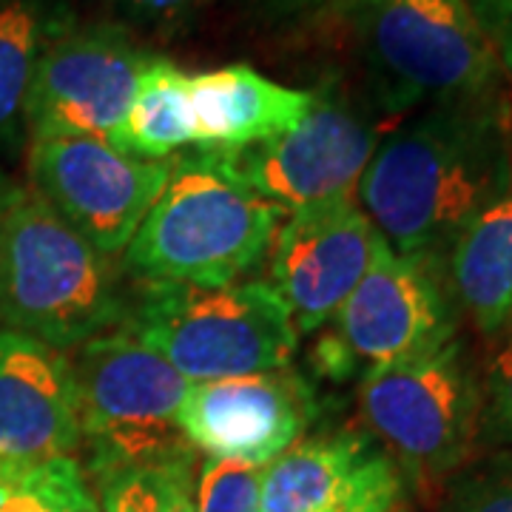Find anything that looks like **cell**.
<instances>
[{
    "label": "cell",
    "mask_w": 512,
    "mask_h": 512,
    "mask_svg": "<svg viewBox=\"0 0 512 512\" xmlns=\"http://www.w3.org/2000/svg\"><path fill=\"white\" fill-rule=\"evenodd\" d=\"M111 9L134 26L174 29L188 20L205 0H106Z\"/></svg>",
    "instance_id": "d4e9b609"
},
{
    "label": "cell",
    "mask_w": 512,
    "mask_h": 512,
    "mask_svg": "<svg viewBox=\"0 0 512 512\" xmlns=\"http://www.w3.org/2000/svg\"><path fill=\"white\" fill-rule=\"evenodd\" d=\"M476 12L478 23L493 40L495 55L504 72L512 74V0H467Z\"/></svg>",
    "instance_id": "484cf974"
},
{
    "label": "cell",
    "mask_w": 512,
    "mask_h": 512,
    "mask_svg": "<svg viewBox=\"0 0 512 512\" xmlns=\"http://www.w3.org/2000/svg\"><path fill=\"white\" fill-rule=\"evenodd\" d=\"M382 143L376 117L348 92H313L311 111L288 134L234 154H208L228 177L282 211L350 197ZM205 154V151H202Z\"/></svg>",
    "instance_id": "ba28073f"
},
{
    "label": "cell",
    "mask_w": 512,
    "mask_h": 512,
    "mask_svg": "<svg viewBox=\"0 0 512 512\" xmlns=\"http://www.w3.org/2000/svg\"><path fill=\"white\" fill-rule=\"evenodd\" d=\"M168 174L171 160H140L97 137H43L29 146L32 191L106 256L126 251Z\"/></svg>",
    "instance_id": "30bf717a"
},
{
    "label": "cell",
    "mask_w": 512,
    "mask_h": 512,
    "mask_svg": "<svg viewBox=\"0 0 512 512\" xmlns=\"http://www.w3.org/2000/svg\"><path fill=\"white\" fill-rule=\"evenodd\" d=\"M120 330L160 353L188 382L282 370L299 348L291 311L271 282H143L128 296Z\"/></svg>",
    "instance_id": "5b68a950"
},
{
    "label": "cell",
    "mask_w": 512,
    "mask_h": 512,
    "mask_svg": "<svg viewBox=\"0 0 512 512\" xmlns=\"http://www.w3.org/2000/svg\"><path fill=\"white\" fill-rule=\"evenodd\" d=\"M450 299L439 259L393 254L382 239L362 282L333 316V336L319 348L322 370L348 376L356 365H390L453 339Z\"/></svg>",
    "instance_id": "9c48e42d"
},
{
    "label": "cell",
    "mask_w": 512,
    "mask_h": 512,
    "mask_svg": "<svg viewBox=\"0 0 512 512\" xmlns=\"http://www.w3.org/2000/svg\"><path fill=\"white\" fill-rule=\"evenodd\" d=\"M282 208L228 177L214 157L171 160L163 194L126 248L140 282L222 288L268 256Z\"/></svg>",
    "instance_id": "277c9868"
},
{
    "label": "cell",
    "mask_w": 512,
    "mask_h": 512,
    "mask_svg": "<svg viewBox=\"0 0 512 512\" xmlns=\"http://www.w3.org/2000/svg\"><path fill=\"white\" fill-rule=\"evenodd\" d=\"M100 512H197L194 450L97 473Z\"/></svg>",
    "instance_id": "ffe728a7"
},
{
    "label": "cell",
    "mask_w": 512,
    "mask_h": 512,
    "mask_svg": "<svg viewBox=\"0 0 512 512\" xmlns=\"http://www.w3.org/2000/svg\"><path fill=\"white\" fill-rule=\"evenodd\" d=\"M66 512H100V504H97V498L92 495L89 481L77 487V493H74L72 498H69V504H66Z\"/></svg>",
    "instance_id": "4316f807"
},
{
    "label": "cell",
    "mask_w": 512,
    "mask_h": 512,
    "mask_svg": "<svg viewBox=\"0 0 512 512\" xmlns=\"http://www.w3.org/2000/svg\"><path fill=\"white\" fill-rule=\"evenodd\" d=\"M86 481L74 458H55L29 470H3L0 512H66L69 498Z\"/></svg>",
    "instance_id": "44dd1931"
},
{
    "label": "cell",
    "mask_w": 512,
    "mask_h": 512,
    "mask_svg": "<svg viewBox=\"0 0 512 512\" xmlns=\"http://www.w3.org/2000/svg\"><path fill=\"white\" fill-rule=\"evenodd\" d=\"M382 245L356 197L288 211L271 242V285L288 305L296 333L333 322Z\"/></svg>",
    "instance_id": "7c38bea8"
},
{
    "label": "cell",
    "mask_w": 512,
    "mask_h": 512,
    "mask_svg": "<svg viewBox=\"0 0 512 512\" xmlns=\"http://www.w3.org/2000/svg\"><path fill=\"white\" fill-rule=\"evenodd\" d=\"M151 57L120 23H72L37 63L23 114L26 131L32 140L97 137L109 143Z\"/></svg>",
    "instance_id": "8fae6325"
},
{
    "label": "cell",
    "mask_w": 512,
    "mask_h": 512,
    "mask_svg": "<svg viewBox=\"0 0 512 512\" xmlns=\"http://www.w3.org/2000/svg\"><path fill=\"white\" fill-rule=\"evenodd\" d=\"M262 470L205 458L197 478V512H262Z\"/></svg>",
    "instance_id": "603a6c76"
},
{
    "label": "cell",
    "mask_w": 512,
    "mask_h": 512,
    "mask_svg": "<svg viewBox=\"0 0 512 512\" xmlns=\"http://www.w3.org/2000/svg\"><path fill=\"white\" fill-rule=\"evenodd\" d=\"M274 12H305L313 6H325L328 0H265Z\"/></svg>",
    "instance_id": "f1b7e54d"
},
{
    "label": "cell",
    "mask_w": 512,
    "mask_h": 512,
    "mask_svg": "<svg viewBox=\"0 0 512 512\" xmlns=\"http://www.w3.org/2000/svg\"><path fill=\"white\" fill-rule=\"evenodd\" d=\"M444 512H512V473H476L453 484Z\"/></svg>",
    "instance_id": "cb8c5ba5"
},
{
    "label": "cell",
    "mask_w": 512,
    "mask_h": 512,
    "mask_svg": "<svg viewBox=\"0 0 512 512\" xmlns=\"http://www.w3.org/2000/svg\"><path fill=\"white\" fill-rule=\"evenodd\" d=\"M77 447L72 356L0 328V473L72 458Z\"/></svg>",
    "instance_id": "5bb4252c"
},
{
    "label": "cell",
    "mask_w": 512,
    "mask_h": 512,
    "mask_svg": "<svg viewBox=\"0 0 512 512\" xmlns=\"http://www.w3.org/2000/svg\"><path fill=\"white\" fill-rule=\"evenodd\" d=\"M359 407L402 476L433 484L456 473L481 430V376L467 342L456 333L436 348L365 370Z\"/></svg>",
    "instance_id": "8992f818"
},
{
    "label": "cell",
    "mask_w": 512,
    "mask_h": 512,
    "mask_svg": "<svg viewBox=\"0 0 512 512\" xmlns=\"http://www.w3.org/2000/svg\"><path fill=\"white\" fill-rule=\"evenodd\" d=\"M194 146L234 154L288 134L311 111L313 92L282 86L251 66H222L188 77Z\"/></svg>",
    "instance_id": "2e32d148"
},
{
    "label": "cell",
    "mask_w": 512,
    "mask_h": 512,
    "mask_svg": "<svg viewBox=\"0 0 512 512\" xmlns=\"http://www.w3.org/2000/svg\"><path fill=\"white\" fill-rule=\"evenodd\" d=\"M481 373V430L478 441L512 444V319L498 330Z\"/></svg>",
    "instance_id": "7402d4cb"
},
{
    "label": "cell",
    "mask_w": 512,
    "mask_h": 512,
    "mask_svg": "<svg viewBox=\"0 0 512 512\" xmlns=\"http://www.w3.org/2000/svg\"><path fill=\"white\" fill-rule=\"evenodd\" d=\"M128 293L111 256L57 217L32 188H12L0 222V328L57 350L123 328Z\"/></svg>",
    "instance_id": "3957f363"
},
{
    "label": "cell",
    "mask_w": 512,
    "mask_h": 512,
    "mask_svg": "<svg viewBox=\"0 0 512 512\" xmlns=\"http://www.w3.org/2000/svg\"><path fill=\"white\" fill-rule=\"evenodd\" d=\"M447 282L481 336L490 339L512 319V183L447 248Z\"/></svg>",
    "instance_id": "e0dca14e"
},
{
    "label": "cell",
    "mask_w": 512,
    "mask_h": 512,
    "mask_svg": "<svg viewBox=\"0 0 512 512\" xmlns=\"http://www.w3.org/2000/svg\"><path fill=\"white\" fill-rule=\"evenodd\" d=\"M72 23L63 0H0V151L20 146L37 63Z\"/></svg>",
    "instance_id": "ac0fdd59"
},
{
    "label": "cell",
    "mask_w": 512,
    "mask_h": 512,
    "mask_svg": "<svg viewBox=\"0 0 512 512\" xmlns=\"http://www.w3.org/2000/svg\"><path fill=\"white\" fill-rule=\"evenodd\" d=\"M80 444L89 473L194 450L180 430L191 384L126 330L83 342L72 359Z\"/></svg>",
    "instance_id": "52a82bcc"
},
{
    "label": "cell",
    "mask_w": 512,
    "mask_h": 512,
    "mask_svg": "<svg viewBox=\"0 0 512 512\" xmlns=\"http://www.w3.org/2000/svg\"><path fill=\"white\" fill-rule=\"evenodd\" d=\"M12 188H15V183L0 171V222H3V211H6V202H9V197H12Z\"/></svg>",
    "instance_id": "f546056e"
},
{
    "label": "cell",
    "mask_w": 512,
    "mask_h": 512,
    "mask_svg": "<svg viewBox=\"0 0 512 512\" xmlns=\"http://www.w3.org/2000/svg\"><path fill=\"white\" fill-rule=\"evenodd\" d=\"M510 183L507 106L493 94L427 106L384 137L356 202L393 254L439 259Z\"/></svg>",
    "instance_id": "6da1fadb"
},
{
    "label": "cell",
    "mask_w": 512,
    "mask_h": 512,
    "mask_svg": "<svg viewBox=\"0 0 512 512\" xmlns=\"http://www.w3.org/2000/svg\"><path fill=\"white\" fill-rule=\"evenodd\" d=\"M404 476L373 436L296 441L262 470V512H313L345 501L402 507Z\"/></svg>",
    "instance_id": "9a60e30c"
},
{
    "label": "cell",
    "mask_w": 512,
    "mask_h": 512,
    "mask_svg": "<svg viewBox=\"0 0 512 512\" xmlns=\"http://www.w3.org/2000/svg\"><path fill=\"white\" fill-rule=\"evenodd\" d=\"M390 512H410V510H407V507L402 504V507H396V510H390Z\"/></svg>",
    "instance_id": "4dcf8cb0"
},
{
    "label": "cell",
    "mask_w": 512,
    "mask_h": 512,
    "mask_svg": "<svg viewBox=\"0 0 512 512\" xmlns=\"http://www.w3.org/2000/svg\"><path fill=\"white\" fill-rule=\"evenodd\" d=\"M109 143L140 160H168L194 143L188 74L165 57H151L137 80L126 117L114 128Z\"/></svg>",
    "instance_id": "d6986e66"
},
{
    "label": "cell",
    "mask_w": 512,
    "mask_h": 512,
    "mask_svg": "<svg viewBox=\"0 0 512 512\" xmlns=\"http://www.w3.org/2000/svg\"><path fill=\"white\" fill-rule=\"evenodd\" d=\"M365 77L370 106H419L493 97L504 66L467 0H328Z\"/></svg>",
    "instance_id": "7a4b0ae2"
},
{
    "label": "cell",
    "mask_w": 512,
    "mask_h": 512,
    "mask_svg": "<svg viewBox=\"0 0 512 512\" xmlns=\"http://www.w3.org/2000/svg\"><path fill=\"white\" fill-rule=\"evenodd\" d=\"M316 419L313 390L282 370L194 382L180 410V430L208 458L268 467Z\"/></svg>",
    "instance_id": "4fadbf2b"
},
{
    "label": "cell",
    "mask_w": 512,
    "mask_h": 512,
    "mask_svg": "<svg viewBox=\"0 0 512 512\" xmlns=\"http://www.w3.org/2000/svg\"><path fill=\"white\" fill-rule=\"evenodd\" d=\"M396 507H384L376 501H345V504H333V507H322V510L313 512H390Z\"/></svg>",
    "instance_id": "83f0119b"
}]
</instances>
